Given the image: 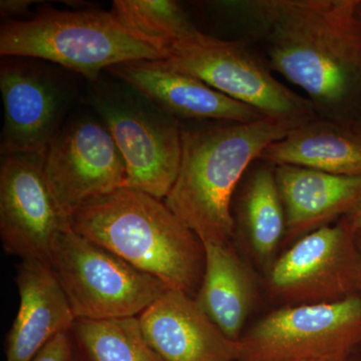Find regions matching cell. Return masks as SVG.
I'll return each instance as SVG.
<instances>
[{
	"instance_id": "obj_25",
	"label": "cell",
	"mask_w": 361,
	"mask_h": 361,
	"mask_svg": "<svg viewBox=\"0 0 361 361\" xmlns=\"http://www.w3.org/2000/svg\"><path fill=\"white\" fill-rule=\"evenodd\" d=\"M295 361H361V355H351L344 356H336V357L313 358V360H302Z\"/></svg>"
},
{
	"instance_id": "obj_11",
	"label": "cell",
	"mask_w": 361,
	"mask_h": 361,
	"mask_svg": "<svg viewBox=\"0 0 361 361\" xmlns=\"http://www.w3.org/2000/svg\"><path fill=\"white\" fill-rule=\"evenodd\" d=\"M44 156L13 154L0 164V238L9 255L49 265L61 233L71 227L44 173Z\"/></svg>"
},
{
	"instance_id": "obj_21",
	"label": "cell",
	"mask_w": 361,
	"mask_h": 361,
	"mask_svg": "<svg viewBox=\"0 0 361 361\" xmlns=\"http://www.w3.org/2000/svg\"><path fill=\"white\" fill-rule=\"evenodd\" d=\"M111 11L166 54L177 40L197 30L179 2L172 0H116Z\"/></svg>"
},
{
	"instance_id": "obj_17",
	"label": "cell",
	"mask_w": 361,
	"mask_h": 361,
	"mask_svg": "<svg viewBox=\"0 0 361 361\" xmlns=\"http://www.w3.org/2000/svg\"><path fill=\"white\" fill-rule=\"evenodd\" d=\"M260 161L274 167L296 166L329 174L361 176V130L317 115L270 144Z\"/></svg>"
},
{
	"instance_id": "obj_6",
	"label": "cell",
	"mask_w": 361,
	"mask_h": 361,
	"mask_svg": "<svg viewBox=\"0 0 361 361\" xmlns=\"http://www.w3.org/2000/svg\"><path fill=\"white\" fill-rule=\"evenodd\" d=\"M163 61L265 118L300 125L317 116L306 97L279 82L266 61L242 42L218 39L197 28L177 40Z\"/></svg>"
},
{
	"instance_id": "obj_16",
	"label": "cell",
	"mask_w": 361,
	"mask_h": 361,
	"mask_svg": "<svg viewBox=\"0 0 361 361\" xmlns=\"http://www.w3.org/2000/svg\"><path fill=\"white\" fill-rule=\"evenodd\" d=\"M286 215V236L301 238L348 216L361 202V176L329 174L296 167H275Z\"/></svg>"
},
{
	"instance_id": "obj_5",
	"label": "cell",
	"mask_w": 361,
	"mask_h": 361,
	"mask_svg": "<svg viewBox=\"0 0 361 361\" xmlns=\"http://www.w3.org/2000/svg\"><path fill=\"white\" fill-rule=\"evenodd\" d=\"M90 102L125 161L127 179L123 187L164 200L180 167L179 121L121 80L118 84L99 78L92 82Z\"/></svg>"
},
{
	"instance_id": "obj_27",
	"label": "cell",
	"mask_w": 361,
	"mask_h": 361,
	"mask_svg": "<svg viewBox=\"0 0 361 361\" xmlns=\"http://www.w3.org/2000/svg\"><path fill=\"white\" fill-rule=\"evenodd\" d=\"M360 16L361 18V0H360Z\"/></svg>"
},
{
	"instance_id": "obj_14",
	"label": "cell",
	"mask_w": 361,
	"mask_h": 361,
	"mask_svg": "<svg viewBox=\"0 0 361 361\" xmlns=\"http://www.w3.org/2000/svg\"><path fill=\"white\" fill-rule=\"evenodd\" d=\"M137 317L163 361H239V341L228 338L187 292L166 289Z\"/></svg>"
},
{
	"instance_id": "obj_4",
	"label": "cell",
	"mask_w": 361,
	"mask_h": 361,
	"mask_svg": "<svg viewBox=\"0 0 361 361\" xmlns=\"http://www.w3.org/2000/svg\"><path fill=\"white\" fill-rule=\"evenodd\" d=\"M0 54L51 61L90 82L114 66L167 56L111 11L58 9L42 11L28 20L6 21L0 30Z\"/></svg>"
},
{
	"instance_id": "obj_23",
	"label": "cell",
	"mask_w": 361,
	"mask_h": 361,
	"mask_svg": "<svg viewBox=\"0 0 361 361\" xmlns=\"http://www.w3.org/2000/svg\"><path fill=\"white\" fill-rule=\"evenodd\" d=\"M33 4H35V1L30 0H1L0 13L6 18L25 16Z\"/></svg>"
},
{
	"instance_id": "obj_13",
	"label": "cell",
	"mask_w": 361,
	"mask_h": 361,
	"mask_svg": "<svg viewBox=\"0 0 361 361\" xmlns=\"http://www.w3.org/2000/svg\"><path fill=\"white\" fill-rule=\"evenodd\" d=\"M109 71L179 122L252 123L265 118L203 80L173 70L163 59L130 61Z\"/></svg>"
},
{
	"instance_id": "obj_3",
	"label": "cell",
	"mask_w": 361,
	"mask_h": 361,
	"mask_svg": "<svg viewBox=\"0 0 361 361\" xmlns=\"http://www.w3.org/2000/svg\"><path fill=\"white\" fill-rule=\"evenodd\" d=\"M71 226L169 288L191 294L200 287L203 243L164 200L120 188L80 207L71 215Z\"/></svg>"
},
{
	"instance_id": "obj_9",
	"label": "cell",
	"mask_w": 361,
	"mask_h": 361,
	"mask_svg": "<svg viewBox=\"0 0 361 361\" xmlns=\"http://www.w3.org/2000/svg\"><path fill=\"white\" fill-rule=\"evenodd\" d=\"M361 254L345 218L297 240L270 266L273 295L295 304L325 303L358 294Z\"/></svg>"
},
{
	"instance_id": "obj_2",
	"label": "cell",
	"mask_w": 361,
	"mask_h": 361,
	"mask_svg": "<svg viewBox=\"0 0 361 361\" xmlns=\"http://www.w3.org/2000/svg\"><path fill=\"white\" fill-rule=\"evenodd\" d=\"M296 126L270 118L182 126L179 171L164 202L202 243L230 244L239 183L264 149Z\"/></svg>"
},
{
	"instance_id": "obj_10",
	"label": "cell",
	"mask_w": 361,
	"mask_h": 361,
	"mask_svg": "<svg viewBox=\"0 0 361 361\" xmlns=\"http://www.w3.org/2000/svg\"><path fill=\"white\" fill-rule=\"evenodd\" d=\"M44 173L54 200L70 218L87 201L125 186L127 168L101 120L80 116L65 123L45 152Z\"/></svg>"
},
{
	"instance_id": "obj_19",
	"label": "cell",
	"mask_w": 361,
	"mask_h": 361,
	"mask_svg": "<svg viewBox=\"0 0 361 361\" xmlns=\"http://www.w3.org/2000/svg\"><path fill=\"white\" fill-rule=\"evenodd\" d=\"M256 168L240 197L238 221L258 259L263 262L274 256L286 236V215L278 189L275 167Z\"/></svg>"
},
{
	"instance_id": "obj_20",
	"label": "cell",
	"mask_w": 361,
	"mask_h": 361,
	"mask_svg": "<svg viewBox=\"0 0 361 361\" xmlns=\"http://www.w3.org/2000/svg\"><path fill=\"white\" fill-rule=\"evenodd\" d=\"M71 331L85 361H163L145 338L139 317L78 319Z\"/></svg>"
},
{
	"instance_id": "obj_7",
	"label": "cell",
	"mask_w": 361,
	"mask_h": 361,
	"mask_svg": "<svg viewBox=\"0 0 361 361\" xmlns=\"http://www.w3.org/2000/svg\"><path fill=\"white\" fill-rule=\"evenodd\" d=\"M49 266L77 320L137 317L169 288L71 226L56 240Z\"/></svg>"
},
{
	"instance_id": "obj_26",
	"label": "cell",
	"mask_w": 361,
	"mask_h": 361,
	"mask_svg": "<svg viewBox=\"0 0 361 361\" xmlns=\"http://www.w3.org/2000/svg\"><path fill=\"white\" fill-rule=\"evenodd\" d=\"M356 239H357V245L358 248H360V254H361V232H356ZM358 294L361 296V275H360V288H358Z\"/></svg>"
},
{
	"instance_id": "obj_1",
	"label": "cell",
	"mask_w": 361,
	"mask_h": 361,
	"mask_svg": "<svg viewBox=\"0 0 361 361\" xmlns=\"http://www.w3.org/2000/svg\"><path fill=\"white\" fill-rule=\"evenodd\" d=\"M229 4L258 35L270 70L303 90L318 116L341 120L361 90L360 0Z\"/></svg>"
},
{
	"instance_id": "obj_15",
	"label": "cell",
	"mask_w": 361,
	"mask_h": 361,
	"mask_svg": "<svg viewBox=\"0 0 361 361\" xmlns=\"http://www.w3.org/2000/svg\"><path fill=\"white\" fill-rule=\"evenodd\" d=\"M20 307L6 337V361H32L59 334L71 331L75 313L51 266L21 260L16 268Z\"/></svg>"
},
{
	"instance_id": "obj_24",
	"label": "cell",
	"mask_w": 361,
	"mask_h": 361,
	"mask_svg": "<svg viewBox=\"0 0 361 361\" xmlns=\"http://www.w3.org/2000/svg\"><path fill=\"white\" fill-rule=\"evenodd\" d=\"M344 218L348 221L349 226L353 228V231L361 232V202Z\"/></svg>"
},
{
	"instance_id": "obj_12",
	"label": "cell",
	"mask_w": 361,
	"mask_h": 361,
	"mask_svg": "<svg viewBox=\"0 0 361 361\" xmlns=\"http://www.w3.org/2000/svg\"><path fill=\"white\" fill-rule=\"evenodd\" d=\"M35 61L2 58L0 90L4 123L0 141L1 156H44L63 128L70 102L68 87L51 71Z\"/></svg>"
},
{
	"instance_id": "obj_22",
	"label": "cell",
	"mask_w": 361,
	"mask_h": 361,
	"mask_svg": "<svg viewBox=\"0 0 361 361\" xmlns=\"http://www.w3.org/2000/svg\"><path fill=\"white\" fill-rule=\"evenodd\" d=\"M32 361H85L78 350L71 331L52 338Z\"/></svg>"
},
{
	"instance_id": "obj_8",
	"label": "cell",
	"mask_w": 361,
	"mask_h": 361,
	"mask_svg": "<svg viewBox=\"0 0 361 361\" xmlns=\"http://www.w3.org/2000/svg\"><path fill=\"white\" fill-rule=\"evenodd\" d=\"M239 343V361H295L351 355L361 346V296L280 308L255 323Z\"/></svg>"
},
{
	"instance_id": "obj_18",
	"label": "cell",
	"mask_w": 361,
	"mask_h": 361,
	"mask_svg": "<svg viewBox=\"0 0 361 361\" xmlns=\"http://www.w3.org/2000/svg\"><path fill=\"white\" fill-rule=\"evenodd\" d=\"M203 247L205 268L195 299L228 338L239 341L255 299L253 274L230 244Z\"/></svg>"
}]
</instances>
